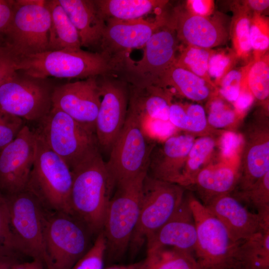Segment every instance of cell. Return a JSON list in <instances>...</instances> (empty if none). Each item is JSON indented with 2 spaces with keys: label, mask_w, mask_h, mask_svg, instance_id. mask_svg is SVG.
I'll use <instances>...</instances> for the list:
<instances>
[{
  "label": "cell",
  "mask_w": 269,
  "mask_h": 269,
  "mask_svg": "<svg viewBox=\"0 0 269 269\" xmlns=\"http://www.w3.org/2000/svg\"><path fill=\"white\" fill-rule=\"evenodd\" d=\"M71 170L72 215L97 236L103 230L106 211L116 184L99 149Z\"/></svg>",
  "instance_id": "cell-1"
},
{
  "label": "cell",
  "mask_w": 269,
  "mask_h": 269,
  "mask_svg": "<svg viewBox=\"0 0 269 269\" xmlns=\"http://www.w3.org/2000/svg\"><path fill=\"white\" fill-rule=\"evenodd\" d=\"M187 198L196 226L194 255L199 269H241L242 242L235 241L222 222L198 199L191 195Z\"/></svg>",
  "instance_id": "cell-2"
},
{
  "label": "cell",
  "mask_w": 269,
  "mask_h": 269,
  "mask_svg": "<svg viewBox=\"0 0 269 269\" xmlns=\"http://www.w3.org/2000/svg\"><path fill=\"white\" fill-rule=\"evenodd\" d=\"M36 134L35 158L25 189L37 197L46 211L72 214L71 170L65 161Z\"/></svg>",
  "instance_id": "cell-3"
},
{
  "label": "cell",
  "mask_w": 269,
  "mask_h": 269,
  "mask_svg": "<svg viewBox=\"0 0 269 269\" xmlns=\"http://www.w3.org/2000/svg\"><path fill=\"white\" fill-rule=\"evenodd\" d=\"M16 71L39 79L82 78L104 76L114 70L111 59L103 53L82 50H48L19 57Z\"/></svg>",
  "instance_id": "cell-4"
},
{
  "label": "cell",
  "mask_w": 269,
  "mask_h": 269,
  "mask_svg": "<svg viewBox=\"0 0 269 269\" xmlns=\"http://www.w3.org/2000/svg\"><path fill=\"white\" fill-rule=\"evenodd\" d=\"M147 172L117 183L109 202L103 231L106 241V255L119 259L130 246L140 211L142 187Z\"/></svg>",
  "instance_id": "cell-5"
},
{
  "label": "cell",
  "mask_w": 269,
  "mask_h": 269,
  "mask_svg": "<svg viewBox=\"0 0 269 269\" xmlns=\"http://www.w3.org/2000/svg\"><path fill=\"white\" fill-rule=\"evenodd\" d=\"M93 236L76 217L46 211L44 234L46 269H71L90 248Z\"/></svg>",
  "instance_id": "cell-6"
},
{
  "label": "cell",
  "mask_w": 269,
  "mask_h": 269,
  "mask_svg": "<svg viewBox=\"0 0 269 269\" xmlns=\"http://www.w3.org/2000/svg\"><path fill=\"white\" fill-rule=\"evenodd\" d=\"M154 146L144 132L141 116L130 104L124 125L106 162L115 184L148 172Z\"/></svg>",
  "instance_id": "cell-7"
},
{
  "label": "cell",
  "mask_w": 269,
  "mask_h": 269,
  "mask_svg": "<svg viewBox=\"0 0 269 269\" xmlns=\"http://www.w3.org/2000/svg\"><path fill=\"white\" fill-rule=\"evenodd\" d=\"M35 132L70 169L99 149L95 133L55 107Z\"/></svg>",
  "instance_id": "cell-8"
},
{
  "label": "cell",
  "mask_w": 269,
  "mask_h": 269,
  "mask_svg": "<svg viewBox=\"0 0 269 269\" xmlns=\"http://www.w3.org/2000/svg\"><path fill=\"white\" fill-rule=\"evenodd\" d=\"M5 197L16 252L19 256L44 263L46 211L37 197L26 189Z\"/></svg>",
  "instance_id": "cell-9"
},
{
  "label": "cell",
  "mask_w": 269,
  "mask_h": 269,
  "mask_svg": "<svg viewBox=\"0 0 269 269\" xmlns=\"http://www.w3.org/2000/svg\"><path fill=\"white\" fill-rule=\"evenodd\" d=\"M184 197L183 187L147 173L142 184L138 220L129 247L138 249L174 214Z\"/></svg>",
  "instance_id": "cell-10"
},
{
  "label": "cell",
  "mask_w": 269,
  "mask_h": 269,
  "mask_svg": "<svg viewBox=\"0 0 269 269\" xmlns=\"http://www.w3.org/2000/svg\"><path fill=\"white\" fill-rule=\"evenodd\" d=\"M178 38L173 25L162 23L144 45L142 56L134 62L126 56L116 65L135 88L154 85L159 76L174 64Z\"/></svg>",
  "instance_id": "cell-11"
},
{
  "label": "cell",
  "mask_w": 269,
  "mask_h": 269,
  "mask_svg": "<svg viewBox=\"0 0 269 269\" xmlns=\"http://www.w3.org/2000/svg\"><path fill=\"white\" fill-rule=\"evenodd\" d=\"M52 88L46 79L14 72L0 87V109L22 119L39 122L51 110Z\"/></svg>",
  "instance_id": "cell-12"
},
{
  "label": "cell",
  "mask_w": 269,
  "mask_h": 269,
  "mask_svg": "<svg viewBox=\"0 0 269 269\" xmlns=\"http://www.w3.org/2000/svg\"><path fill=\"white\" fill-rule=\"evenodd\" d=\"M50 22L46 5H23L15 0L12 17L3 39L18 58L48 51Z\"/></svg>",
  "instance_id": "cell-13"
},
{
  "label": "cell",
  "mask_w": 269,
  "mask_h": 269,
  "mask_svg": "<svg viewBox=\"0 0 269 269\" xmlns=\"http://www.w3.org/2000/svg\"><path fill=\"white\" fill-rule=\"evenodd\" d=\"M36 149L35 132L24 125L16 138L0 152V192L9 195L24 190Z\"/></svg>",
  "instance_id": "cell-14"
},
{
  "label": "cell",
  "mask_w": 269,
  "mask_h": 269,
  "mask_svg": "<svg viewBox=\"0 0 269 269\" xmlns=\"http://www.w3.org/2000/svg\"><path fill=\"white\" fill-rule=\"evenodd\" d=\"M51 100L52 107L62 111L95 134L96 121L101 101L96 77L54 87Z\"/></svg>",
  "instance_id": "cell-15"
},
{
  "label": "cell",
  "mask_w": 269,
  "mask_h": 269,
  "mask_svg": "<svg viewBox=\"0 0 269 269\" xmlns=\"http://www.w3.org/2000/svg\"><path fill=\"white\" fill-rule=\"evenodd\" d=\"M99 84L101 101L96 121L95 134L98 146L110 150L126 120L128 94L122 82L105 79Z\"/></svg>",
  "instance_id": "cell-16"
},
{
  "label": "cell",
  "mask_w": 269,
  "mask_h": 269,
  "mask_svg": "<svg viewBox=\"0 0 269 269\" xmlns=\"http://www.w3.org/2000/svg\"><path fill=\"white\" fill-rule=\"evenodd\" d=\"M101 41L102 52L114 59L128 50L143 47L163 21L151 22L142 18L122 20L108 18Z\"/></svg>",
  "instance_id": "cell-17"
},
{
  "label": "cell",
  "mask_w": 269,
  "mask_h": 269,
  "mask_svg": "<svg viewBox=\"0 0 269 269\" xmlns=\"http://www.w3.org/2000/svg\"><path fill=\"white\" fill-rule=\"evenodd\" d=\"M196 241V224L187 196L168 221L146 240L147 250L167 247L194 256Z\"/></svg>",
  "instance_id": "cell-18"
},
{
  "label": "cell",
  "mask_w": 269,
  "mask_h": 269,
  "mask_svg": "<svg viewBox=\"0 0 269 269\" xmlns=\"http://www.w3.org/2000/svg\"><path fill=\"white\" fill-rule=\"evenodd\" d=\"M238 242L248 239L262 228L259 215L231 193L218 196L206 205Z\"/></svg>",
  "instance_id": "cell-19"
},
{
  "label": "cell",
  "mask_w": 269,
  "mask_h": 269,
  "mask_svg": "<svg viewBox=\"0 0 269 269\" xmlns=\"http://www.w3.org/2000/svg\"><path fill=\"white\" fill-rule=\"evenodd\" d=\"M195 139L193 135L189 134H173L165 139L155 153L152 151L148 168L151 172L149 175L178 185Z\"/></svg>",
  "instance_id": "cell-20"
},
{
  "label": "cell",
  "mask_w": 269,
  "mask_h": 269,
  "mask_svg": "<svg viewBox=\"0 0 269 269\" xmlns=\"http://www.w3.org/2000/svg\"><path fill=\"white\" fill-rule=\"evenodd\" d=\"M243 145L239 190L245 189L269 172V134L268 126L251 129Z\"/></svg>",
  "instance_id": "cell-21"
},
{
  "label": "cell",
  "mask_w": 269,
  "mask_h": 269,
  "mask_svg": "<svg viewBox=\"0 0 269 269\" xmlns=\"http://www.w3.org/2000/svg\"><path fill=\"white\" fill-rule=\"evenodd\" d=\"M176 14L173 26L177 38L187 45L210 49L226 42L227 31L217 21L190 11Z\"/></svg>",
  "instance_id": "cell-22"
},
{
  "label": "cell",
  "mask_w": 269,
  "mask_h": 269,
  "mask_svg": "<svg viewBox=\"0 0 269 269\" xmlns=\"http://www.w3.org/2000/svg\"><path fill=\"white\" fill-rule=\"evenodd\" d=\"M240 157L209 163L196 176L194 186L201 202L206 205L214 198L231 193L237 186L240 177Z\"/></svg>",
  "instance_id": "cell-23"
},
{
  "label": "cell",
  "mask_w": 269,
  "mask_h": 269,
  "mask_svg": "<svg viewBox=\"0 0 269 269\" xmlns=\"http://www.w3.org/2000/svg\"><path fill=\"white\" fill-rule=\"evenodd\" d=\"M58 0L77 29L81 46L100 44L106 23L94 0Z\"/></svg>",
  "instance_id": "cell-24"
},
{
  "label": "cell",
  "mask_w": 269,
  "mask_h": 269,
  "mask_svg": "<svg viewBox=\"0 0 269 269\" xmlns=\"http://www.w3.org/2000/svg\"><path fill=\"white\" fill-rule=\"evenodd\" d=\"M46 5L51 17L49 50H81L77 30L59 0H47Z\"/></svg>",
  "instance_id": "cell-25"
},
{
  "label": "cell",
  "mask_w": 269,
  "mask_h": 269,
  "mask_svg": "<svg viewBox=\"0 0 269 269\" xmlns=\"http://www.w3.org/2000/svg\"><path fill=\"white\" fill-rule=\"evenodd\" d=\"M154 85L162 88L170 86L180 95L195 101L206 100L214 87L203 78L175 64L159 76Z\"/></svg>",
  "instance_id": "cell-26"
},
{
  "label": "cell",
  "mask_w": 269,
  "mask_h": 269,
  "mask_svg": "<svg viewBox=\"0 0 269 269\" xmlns=\"http://www.w3.org/2000/svg\"><path fill=\"white\" fill-rule=\"evenodd\" d=\"M171 104L169 93L156 85L141 89L135 88L130 103L142 118L165 121H169Z\"/></svg>",
  "instance_id": "cell-27"
},
{
  "label": "cell",
  "mask_w": 269,
  "mask_h": 269,
  "mask_svg": "<svg viewBox=\"0 0 269 269\" xmlns=\"http://www.w3.org/2000/svg\"><path fill=\"white\" fill-rule=\"evenodd\" d=\"M94 2L105 20L108 18L132 20L142 18L167 2L154 0H96Z\"/></svg>",
  "instance_id": "cell-28"
},
{
  "label": "cell",
  "mask_w": 269,
  "mask_h": 269,
  "mask_svg": "<svg viewBox=\"0 0 269 269\" xmlns=\"http://www.w3.org/2000/svg\"><path fill=\"white\" fill-rule=\"evenodd\" d=\"M242 269H269V230H261L239 248Z\"/></svg>",
  "instance_id": "cell-29"
},
{
  "label": "cell",
  "mask_w": 269,
  "mask_h": 269,
  "mask_svg": "<svg viewBox=\"0 0 269 269\" xmlns=\"http://www.w3.org/2000/svg\"><path fill=\"white\" fill-rule=\"evenodd\" d=\"M141 269H199L193 255L163 247L147 250Z\"/></svg>",
  "instance_id": "cell-30"
},
{
  "label": "cell",
  "mask_w": 269,
  "mask_h": 269,
  "mask_svg": "<svg viewBox=\"0 0 269 269\" xmlns=\"http://www.w3.org/2000/svg\"><path fill=\"white\" fill-rule=\"evenodd\" d=\"M215 139L208 135L195 139L190 149L178 185L184 187L193 185L198 172L207 165L216 145Z\"/></svg>",
  "instance_id": "cell-31"
},
{
  "label": "cell",
  "mask_w": 269,
  "mask_h": 269,
  "mask_svg": "<svg viewBox=\"0 0 269 269\" xmlns=\"http://www.w3.org/2000/svg\"><path fill=\"white\" fill-rule=\"evenodd\" d=\"M169 121L176 128L192 133H200L207 129L208 125L203 107L198 104L184 105L171 103Z\"/></svg>",
  "instance_id": "cell-32"
},
{
  "label": "cell",
  "mask_w": 269,
  "mask_h": 269,
  "mask_svg": "<svg viewBox=\"0 0 269 269\" xmlns=\"http://www.w3.org/2000/svg\"><path fill=\"white\" fill-rule=\"evenodd\" d=\"M256 210L264 230L269 229V172L249 187L233 194Z\"/></svg>",
  "instance_id": "cell-33"
},
{
  "label": "cell",
  "mask_w": 269,
  "mask_h": 269,
  "mask_svg": "<svg viewBox=\"0 0 269 269\" xmlns=\"http://www.w3.org/2000/svg\"><path fill=\"white\" fill-rule=\"evenodd\" d=\"M242 81L259 101H264L269 95V65L268 57H259L243 70Z\"/></svg>",
  "instance_id": "cell-34"
},
{
  "label": "cell",
  "mask_w": 269,
  "mask_h": 269,
  "mask_svg": "<svg viewBox=\"0 0 269 269\" xmlns=\"http://www.w3.org/2000/svg\"><path fill=\"white\" fill-rule=\"evenodd\" d=\"M212 53L208 49L188 45L176 58L174 64L189 70L215 87L208 72L209 59Z\"/></svg>",
  "instance_id": "cell-35"
},
{
  "label": "cell",
  "mask_w": 269,
  "mask_h": 269,
  "mask_svg": "<svg viewBox=\"0 0 269 269\" xmlns=\"http://www.w3.org/2000/svg\"><path fill=\"white\" fill-rule=\"evenodd\" d=\"M106 250V241L102 230L96 236L90 248L71 269H103Z\"/></svg>",
  "instance_id": "cell-36"
},
{
  "label": "cell",
  "mask_w": 269,
  "mask_h": 269,
  "mask_svg": "<svg viewBox=\"0 0 269 269\" xmlns=\"http://www.w3.org/2000/svg\"><path fill=\"white\" fill-rule=\"evenodd\" d=\"M232 27V39L235 50L240 56H247L252 49L250 29L251 19L245 12L235 17Z\"/></svg>",
  "instance_id": "cell-37"
},
{
  "label": "cell",
  "mask_w": 269,
  "mask_h": 269,
  "mask_svg": "<svg viewBox=\"0 0 269 269\" xmlns=\"http://www.w3.org/2000/svg\"><path fill=\"white\" fill-rule=\"evenodd\" d=\"M238 114L221 99L215 98L210 103L207 120L209 126L215 129L226 128L236 120Z\"/></svg>",
  "instance_id": "cell-38"
},
{
  "label": "cell",
  "mask_w": 269,
  "mask_h": 269,
  "mask_svg": "<svg viewBox=\"0 0 269 269\" xmlns=\"http://www.w3.org/2000/svg\"><path fill=\"white\" fill-rule=\"evenodd\" d=\"M0 255L19 256L16 252L9 227L5 196L0 192Z\"/></svg>",
  "instance_id": "cell-39"
},
{
  "label": "cell",
  "mask_w": 269,
  "mask_h": 269,
  "mask_svg": "<svg viewBox=\"0 0 269 269\" xmlns=\"http://www.w3.org/2000/svg\"><path fill=\"white\" fill-rule=\"evenodd\" d=\"M24 126L23 119L0 109V152L16 138Z\"/></svg>",
  "instance_id": "cell-40"
},
{
  "label": "cell",
  "mask_w": 269,
  "mask_h": 269,
  "mask_svg": "<svg viewBox=\"0 0 269 269\" xmlns=\"http://www.w3.org/2000/svg\"><path fill=\"white\" fill-rule=\"evenodd\" d=\"M250 38L252 49L257 52L260 53L268 49L269 26L263 17L256 15L251 20Z\"/></svg>",
  "instance_id": "cell-41"
},
{
  "label": "cell",
  "mask_w": 269,
  "mask_h": 269,
  "mask_svg": "<svg viewBox=\"0 0 269 269\" xmlns=\"http://www.w3.org/2000/svg\"><path fill=\"white\" fill-rule=\"evenodd\" d=\"M243 71L231 70L221 80L220 95L226 100L234 103L240 92Z\"/></svg>",
  "instance_id": "cell-42"
},
{
  "label": "cell",
  "mask_w": 269,
  "mask_h": 269,
  "mask_svg": "<svg viewBox=\"0 0 269 269\" xmlns=\"http://www.w3.org/2000/svg\"><path fill=\"white\" fill-rule=\"evenodd\" d=\"M219 143L222 159L230 160L239 157L244 138L241 134L228 131L222 134Z\"/></svg>",
  "instance_id": "cell-43"
},
{
  "label": "cell",
  "mask_w": 269,
  "mask_h": 269,
  "mask_svg": "<svg viewBox=\"0 0 269 269\" xmlns=\"http://www.w3.org/2000/svg\"><path fill=\"white\" fill-rule=\"evenodd\" d=\"M142 123L144 132L150 139L157 138L165 140L173 135L176 129L169 121L142 118Z\"/></svg>",
  "instance_id": "cell-44"
},
{
  "label": "cell",
  "mask_w": 269,
  "mask_h": 269,
  "mask_svg": "<svg viewBox=\"0 0 269 269\" xmlns=\"http://www.w3.org/2000/svg\"><path fill=\"white\" fill-rule=\"evenodd\" d=\"M18 59L4 41H0V87L6 78L16 71Z\"/></svg>",
  "instance_id": "cell-45"
},
{
  "label": "cell",
  "mask_w": 269,
  "mask_h": 269,
  "mask_svg": "<svg viewBox=\"0 0 269 269\" xmlns=\"http://www.w3.org/2000/svg\"><path fill=\"white\" fill-rule=\"evenodd\" d=\"M231 65V59L223 53H212L208 62V74L210 77L221 80L227 73Z\"/></svg>",
  "instance_id": "cell-46"
},
{
  "label": "cell",
  "mask_w": 269,
  "mask_h": 269,
  "mask_svg": "<svg viewBox=\"0 0 269 269\" xmlns=\"http://www.w3.org/2000/svg\"><path fill=\"white\" fill-rule=\"evenodd\" d=\"M15 0H0V40L11 21L14 9Z\"/></svg>",
  "instance_id": "cell-47"
},
{
  "label": "cell",
  "mask_w": 269,
  "mask_h": 269,
  "mask_svg": "<svg viewBox=\"0 0 269 269\" xmlns=\"http://www.w3.org/2000/svg\"><path fill=\"white\" fill-rule=\"evenodd\" d=\"M254 98L242 79L240 94L237 100L233 103L235 111L238 114L243 113L251 106Z\"/></svg>",
  "instance_id": "cell-48"
},
{
  "label": "cell",
  "mask_w": 269,
  "mask_h": 269,
  "mask_svg": "<svg viewBox=\"0 0 269 269\" xmlns=\"http://www.w3.org/2000/svg\"><path fill=\"white\" fill-rule=\"evenodd\" d=\"M188 4L191 12L197 15L207 16L211 10V1L190 0Z\"/></svg>",
  "instance_id": "cell-49"
},
{
  "label": "cell",
  "mask_w": 269,
  "mask_h": 269,
  "mask_svg": "<svg viewBox=\"0 0 269 269\" xmlns=\"http://www.w3.org/2000/svg\"><path fill=\"white\" fill-rule=\"evenodd\" d=\"M44 263L38 259H32L31 261L15 263L11 269H45Z\"/></svg>",
  "instance_id": "cell-50"
},
{
  "label": "cell",
  "mask_w": 269,
  "mask_h": 269,
  "mask_svg": "<svg viewBox=\"0 0 269 269\" xmlns=\"http://www.w3.org/2000/svg\"><path fill=\"white\" fill-rule=\"evenodd\" d=\"M18 262H19L18 256L0 255V269H11Z\"/></svg>",
  "instance_id": "cell-51"
},
{
  "label": "cell",
  "mask_w": 269,
  "mask_h": 269,
  "mask_svg": "<svg viewBox=\"0 0 269 269\" xmlns=\"http://www.w3.org/2000/svg\"><path fill=\"white\" fill-rule=\"evenodd\" d=\"M249 6L253 10L261 11L267 9L269 7V0H248Z\"/></svg>",
  "instance_id": "cell-52"
},
{
  "label": "cell",
  "mask_w": 269,
  "mask_h": 269,
  "mask_svg": "<svg viewBox=\"0 0 269 269\" xmlns=\"http://www.w3.org/2000/svg\"><path fill=\"white\" fill-rule=\"evenodd\" d=\"M142 261L127 265L114 266L106 269H141Z\"/></svg>",
  "instance_id": "cell-53"
},
{
  "label": "cell",
  "mask_w": 269,
  "mask_h": 269,
  "mask_svg": "<svg viewBox=\"0 0 269 269\" xmlns=\"http://www.w3.org/2000/svg\"><path fill=\"white\" fill-rule=\"evenodd\" d=\"M20 4L45 6L47 0H16Z\"/></svg>",
  "instance_id": "cell-54"
},
{
  "label": "cell",
  "mask_w": 269,
  "mask_h": 269,
  "mask_svg": "<svg viewBox=\"0 0 269 269\" xmlns=\"http://www.w3.org/2000/svg\"></svg>",
  "instance_id": "cell-55"
}]
</instances>
